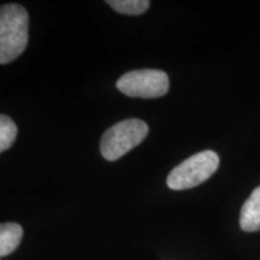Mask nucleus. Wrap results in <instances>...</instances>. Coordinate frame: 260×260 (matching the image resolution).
<instances>
[{"mask_svg":"<svg viewBox=\"0 0 260 260\" xmlns=\"http://www.w3.org/2000/svg\"><path fill=\"white\" fill-rule=\"evenodd\" d=\"M29 16L18 4L0 9V64H9L23 53L28 45Z\"/></svg>","mask_w":260,"mask_h":260,"instance_id":"f257e3e1","label":"nucleus"},{"mask_svg":"<svg viewBox=\"0 0 260 260\" xmlns=\"http://www.w3.org/2000/svg\"><path fill=\"white\" fill-rule=\"evenodd\" d=\"M240 226L249 233L260 230V187L255 188L243 204L240 213Z\"/></svg>","mask_w":260,"mask_h":260,"instance_id":"39448f33","label":"nucleus"},{"mask_svg":"<svg viewBox=\"0 0 260 260\" xmlns=\"http://www.w3.org/2000/svg\"><path fill=\"white\" fill-rule=\"evenodd\" d=\"M148 134V125L141 119H124L104 133L100 152L106 160L115 161L141 144Z\"/></svg>","mask_w":260,"mask_h":260,"instance_id":"f03ea898","label":"nucleus"},{"mask_svg":"<svg viewBox=\"0 0 260 260\" xmlns=\"http://www.w3.org/2000/svg\"><path fill=\"white\" fill-rule=\"evenodd\" d=\"M23 229L17 223H3L0 225V256L15 252L22 241Z\"/></svg>","mask_w":260,"mask_h":260,"instance_id":"423d86ee","label":"nucleus"},{"mask_svg":"<svg viewBox=\"0 0 260 260\" xmlns=\"http://www.w3.org/2000/svg\"><path fill=\"white\" fill-rule=\"evenodd\" d=\"M116 86L126 96L152 99L165 95L170 88V82L164 71L141 69L124 74L117 81Z\"/></svg>","mask_w":260,"mask_h":260,"instance_id":"20e7f679","label":"nucleus"},{"mask_svg":"<svg viewBox=\"0 0 260 260\" xmlns=\"http://www.w3.org/2000/svg\"><path fill=\"white\" fill-rule=\"evenodd\" d=\"M106 3L119 14L132 16L144 14L151 4L148 0H107Z\"/></svg>","mask_w":260,"mask_h":260,"instance_id":"0eeeda50","label":"nucleus"},{"mask_svg":"<svg viewBox=\"0 0 260 260\" xmlns=\"http://www.w3.org/2000/svg\"><path fill=\"white\" fill-rule=\"evenodd\" d=\"M219 167V157L213 151H203L191 155L172 170L167 178L172 190L190 189L204 183Z\"/></svg>","mask_w":260,"mask_h":260,"instance_id":"7ed1b4c3","label":"nucleus"},{"mask_svg":"<svg viewBox=\"0 0 260 260\" xmlns=\"http://www.w3.org/2000/svg\"><path fill=\"white\" fill-rule=\"evenodd\" d=\"M17 138V125L9 116H0V152H5L14 145Z\"/></svg>","mask_w":260,"mask_h":260,"instance_id":"6e6552de","label":"nucleus"}]
</instances>
